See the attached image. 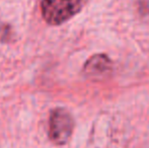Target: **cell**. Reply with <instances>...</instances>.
<instances>
[{"mask_svg":"<svg viewBox=\"0 0 149 148\" xmlns=\"http://www.w3.org/2000/svg\"><path fill=\"white\" fill-rule=\"evenodd\" d=\"M83 0H43L41 12L43 18L51 26H59L78 13Z\"/></svg>","mask_w":149,"mask_h":148,"instance_id":"cell-1","label":"cell"},{"mask_svg":"<svg viewBox=\"0 0 149 148\" xmlns=\"http://www.w3.org/2000/svg\"><path fill=\"white\" fill-rule=\"evenodd\" d=\"M112 62L109 57H107V55L96 54L90 57L84 64L83 73L89 78L97 80L109 76L112 71Z\"/></svg>","mask_w":149,"mask_h":148,"instance_id":"cell-3","label":"cell"},{"mask_svg":"<svg viewBox=\"0 0 149 148\" xmlns=\"http://www.w3.org/2000/svg\"><path fill=\"white\" fill-rule=\"evenodd\" d=\"M74 121L70 113L62 108L53 110L49 119V138L54 144L64 145L71 138Z\"/></svg>","mask_w":149,"mask_h":148,"instance_id":"cell-2","label":"cell"}]
</instances>
